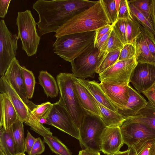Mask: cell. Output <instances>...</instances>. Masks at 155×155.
Instances as JSON below:
<instances>
[{
    "label": "cell",
    "mask_w": 155,
    "mask_h": 155,
    "mask_svg": "<svg viewBox=\"0 0 155 155\" xmlns=\"http://www.w3.org/2000/svg\"><path fill=\"white\" fill-rule=\"evenodd\" d=\"M129 152L128 155H136L132 147L128 148Z\"/></svg>",
    "instance_id": "obj_52"
},
{
    "label": "cell",
    "mask_w": 155,
    "mask_h": 155,
    "mask_svg": "<svg viewBox=\"0 0 155 155\" xmlns=\"http://www.w3.org/2000/svg\"><path fill=\"white\" fill-rule=\"evenodd\" d=\"M38 79L39 84L43 87L47 97L53 98L58 95L59 90L57 81L47 71H40Z\"/></svg>",
    "instance_id": "obj_24"
},
{
    "label": "cell",
    "mask_w": 155,
    "mask_h": 155,
    "mask_svg": "<svg viewBox=\"0 0 155 155\" xmlns=\"http://www.w3.org/2000/svg\"><path fill=\"white\" fill-rule=\"evenodd\" d=\"M96 31L64 35L57 38L53 45L54 53L71 62L94 42Z\"/></svg>",
    "instance_id": "obj_3"
},
{
    "label": "cell",
    "mask_w": 155,
    "mask_h": 155,
    "mask_svg": "<svg viewBox=\"0 0 155 155\" xmlns=\"http://www.w3.org/2000/svg\"><path fill=\"white\" fill-rule=\"evenodd\" d=\"M127 118L133 122L144 124L155 132V108L148 102L146 107L136 115Z\"/></svg>",
    "instance_id": "obj_25"
},
{
    "label": "cell",
    "mask_w": 155,
    "mask_h": 155,
    "mask_svg": "<svg viewBox=\"0 0 155 155\" xmlns=\"http://www.w3.org/2000/svg\"><path fill=\"white\" fill-rule=\"evenodd\" d=\"M133 19L129 7L128 0H121L118 15V19Z\"/></svg>",
    "instance_id": "obj_40"
},
{
    "label": "cell",
    "mask_w": 155,
    "mask_h": 155,
    "mask_svg": "<svg viewBox=\"0 0 155 155\" xmlns=\"http://www.w3.org/2000/svg\"><path fill=\"white\" fill-rule=\"evenodd\" d=\"M15 155H26L25 153H17Z\"/></svg>",
    "instance_id": "obj_53"
},
{
    "label": "cell",
    "mask_w": 155,
    "mask_h": 155,
    "mask_svg": "<svg viewBox=\"0 0 155 155\" xmlns=\"http://www.w3.org/2000/svg\"><path fill=\"white\" fill-rule=\"evenodd\" d=\"M142 93L148 99V102L155 108V82Z\"/></svg>",
    "instance_id": "obj_43"
},
{
    "label": "cell",
    "mask_w": 155,
    "mask_h": 155,
    "mask_svg": "<svg viewBox=\"0 0 155 155\" xmlns=\"http://www.w3.org/2000/svg\"><path fill=\"white\" fill-rule=\"evenodd\" d=\"M129 150L128 149L127 150L124 151H119L111 155H128Z\"/></svg>",
    "instance_id": "obj_49"
},
{
    "label": "cell",
    "mask_w": 155,
    "mask_h": 155,
    "mask_svg": "<svg viewBox=\"0 0 155 155\" xmlns=\"http://www.w3.org/2000/svg\"><path fill=\"white\" fill-rule=\"evenodd\" d=\"M131 147L133 149L136 155H155V138H144Z\"/></svg>",
    "instance_id": "obj_28"
},
{
    "label": "cell",
    "mask_w": 155,
    "mask_h": 155,
    "mask_svg": "<svg viewBox=\"0 0 155 155\" xmlns=\"http://www.w3.org/2000/svg\"><path fill=\"white\" fill-rule=\"evenodd\" d=\"M85 89L98 108L101 115V118L106 126H120L125 119V117L117 111L110 110L99 103Z\"/></svg>",
    "instance_id": "obj_22"
},
{
    "label": "cell",
    "mask_w": 155,
    "mask_h": 155,
    "mask_svg": "<svg viewBox=\"0 0 155 155\" xmlns=\"http://www.w3.org/2000/svg\"><path fill=\"white\" fill-rule=\"evenodd\" d=\"M100 85L108 100L118 110L125 108L129 98V84L120 85L102 82Z\"/></svg>",
    "instance_id": "obj_16"
},
{
    "label": "cell",
    "mask_w": 155,
    "mask_h": 155,
    "mask_svg": "<svg viewBox=\"0 0 155 155\" xmlns=\"http://www.w3.org/2000/svg\"><path fill=\"white\" fill-rule=\"evenodd\" d=\"M151 1L131 0L128 2L151 21L150 16Z\"/></svg>",
    "instance_id": "obj_36"
},
{
    "label": "cell",
    "mask_w": 155,
    "mask_h": 155,
    "mask_svg": "<svg viewBox=\"0 0 155 155\" xmlns=\"http://www.w3.org/2000/svg\"><path fill=\"white\" fill-rule=\"evenodd\" d=\"M107 127L100 117L87 114L79 129L81 146L94 151H101V137Z\"/></svg>",
    "instance_id": "obj_7"
},
{
    "label": "cell",
    "mask_w": 155,
    "mask_h": 155,
    "mask_svg": "<svg viewBox=\"0 0 155 155\" xmlns=\"http://www.w3.org/2000/svg\"><path fill=\"white\" fill-rule=\"evenodd\" d=\"M136 54L135 44L127 43L120 51L118 61L136 58Z\"/></svg>",
    "instance_id": "obj_37"
},
{
    "label": "cell",
    "mask_w": 155,
    "mask_h": 155,
    "mask_svg": "<svg viewBox=\"0 0 155 155\" xmlns=\"http://www.w3.org/2000/svg\"><path fill=\"white\" fill-rule=\"evenodd\" d=\"M13 135L15 143V154L25 153V139L23 122L18 119L12 126Z\"/></svg>",
    "instance_id": "obj_27"
},
{
    "label": "cell",
    "mask_w": 155,
    "mask_h": 155,
    "mask_svg": "<svg viewBox=\"0 0 155 155\" xmlns=\"http://www.w3.org/2000/svg\"><path fill=\"white\" fill-rule=\"evenodd\" d=\"M112 30V27L99 40L94 43L95 46L97 47L100 51H106L108 42Z\"/></svg>",
    "instance_id": "obj_42"
},
{
    "label": "cell",
    "mask_w": 155,
    "mask_h": 155,
    "mask_svg": "<svg viewBox=\"0 0 155 155\" xmlns=\"http://www.w3.org/2000/svg\"><path fill=\"white\" fill-rule=\"evenodd\" d=\"M126 26L127 43L134 44L135 41L142 32L137 22L133 19H126Z\"/></svg>",
    "instance_id": "obj_32"
},
{
    "label": "cell",
    "mask_w": 155,
    "mask_h": 155,
    "mask_svg": "<svg viewBox=\"0 0 155 155\" xmlns=\"http://www.w3.org/2000/svg\"><path fill=\"white\" fill-rule=\"evenodd\" d=\"M21 66L19 61L15 58L7 69L4 77L27 105L31 101L27 97Z\"/></svg>",
    "instance_id": "obj_14"
},
{
    "label": "cell",
    "mask_w": 155,
    "mask_h": 155,
    "mask_svg": "<svg viewBox=\"0 0 155 155\" xmlns=\"http://www.w3.org/2000/svg\"><path fill=\"white\" fill-rule=\"evenodd\" d=\"M75 78L72 73L60 72L57 76L56 81L60 97L79 130L87 113L81 104L75 91Z\"/></svg>",
    "instance_id": "obj_4"
},
{
    "label": "cell",
    "mask_w": 155,
    "mask_h": 155,
    "mask_svg": "<svg viewBox=\"0 0 155 155\" xmlns=\"http://www.w3.org/2000/svg\"><path fill=\"white\" fill-rule=\"evenodd\" d=\"M0 129H10L18 119L17 112L9 97L5 94L0 93Z\"/></svg>",
    "instance_id": "obj_18"
},
{
    "label": "cell",
    "mask_w": 155,
    "mask_h": 155,
    "mask_svg": "<svg viewBox=\"0 0 155 155\" xmlns=\"http://www.w3.org/2000/svg\"><path fill=\"white\" fill-rule=\"evenodd\" d=\"M121 50L117 49L107 52L99 66L96 73L99 74L110 67L118 61Z\"/></svg>",
    "instance_id": "obj_33"
},
{
    "label": "cell",
    "mask_w": 155,
    "mask_h": 155,
    "mask_svg": "<svg viewBox=\"0 0 155 155\" xmlns=\"http://www.w3.org/2000/svg\"><path fill=\"white\" fill-rule=\"evenodd\" d=\"M101 1L110 24H113L117 20L118 15L115 0H101Z\"/></svg>",
    "instance_id": "obj_34"
},
{
    "label": "cell",
    "mask_w": 155,
    "mask_h": 155,
    "mask_svg": "<svg viewBox=\"0 0 155 155\" xmlns=\"http://www.w3.org/2000/svg\"><path fill=\"white\" fill-rule=\"evenodd\" d=\"M43 142L46 143L51 151L56 155H72L67 146L57 137L52 135L43 137Z\"/></svg>",
    "instance_id": "obj_29"
},
{
    "label": "cell",
    "mask_w": 155,
    "mask_h": 155,
    "mask_svg": "<svg viewBox=\"0 0 155 155\" xmlns=\"http://www.w3.org/2000/svg\"><path fill=\"white\" fill-rule=\"evenodd\" d=\"M36 138L33 137L28 130L27 136L25 139V151L28 154L31 150L36 141Z\"/></svg>",
    "instance_id": "obj_44"
},
{
    "label": "cell",
    "mask_w": 155,
    "mask_h": 155,
    "mask_svg": "<svg viewBox=\"0 0 155 155\" xmlns=\"http://www.w3.org/2000/svg\"><path fill=\"white\" fill-rule=\"evenodd\" d=\"M74 87L80 104L87 114L101 117V114L96 105L87 93L84 87L76 80V77Z\"/></svg>",
    "instance_id": "obj_21"
},
{
    "label": "cell",
    "mask_w": 155,
    "mask_h": 155,
    "mask_svg": "<svg viewBox=\"0 0 155 155\" xmlns=\"http://www.w3.org/2000/svg\"><path fill=\"white\" fill-rule=\"evenodd\" d=\"M136 58L138 63H147L155 65V57L150 52L143 33L141 32L135 42Z\"/></svg>",
    "instance_id": "obj_23"
},
{
    "label": "cell",
    "mask_w": 155,
    "mask_h": 155,
    "mask_svg": "<svg viewBox=\"0 0 155 155\" xmlns=\"http://www.w3.org/2000/svg\"><path fill=\"white\" fill-rule=\"evenodd\" d=\"M150 16L152 23L155 31V0L151 1Z\"/></svg>",
    "instance_id": "obj_47"
},
{
    "label": "cell",
    "mask_w": 155,
    "mask_h": 155,
    "mask_svg": "<svg viewBox=\"0 0 155 155\" xmlns=\"http://www.w3.org/2000/svg\"><path fill=\"white\" fill-rule=\"evenodd\" d=\"M24 82L28 99L33 97L35 84V78L33 72L25 66H21Z\"/></svg>",
    "instance_id": "obj_31"
},
{
    "label": "cell",
    "mask_w": 155,
    "mask_h": 155,
    "mask_svg": "<svg viewBox=\"0 0 155 155\" xmlns=\"http://www.w3.org/2000/svg\"><path fill=\"white\" fill-rule=\"evenodd\" d=\"M124 143L128 148L141 140L147 137L155 138V132L143 123L125 118L120 126Z\"/></svg>",
    "instance_id": "obj_11"
},
{
    "label": "cell",
    "mask_w": 155,
    "mask_h": 155,
    "mask_svg": "<svg viewBox=\"0 0 155 155\" xmlns=\"http://www.w3.org/2000/svg\"><path fill=\"white\" fill-rule=\"evenodd\" d=\"M129 98L124 108L118 110V112L125 118L134 116L147 105L148 102L137 91L129 85Z\"/></svg>",
    "instance_id": "obj_19"
},
{
    "label": "cell",
    "mask_w": 155,
    "mask_h": 155,
    "mask_svg": "<svg viewBox=\"0 0 155 155\" xmlns=\"http://www.w3.org/2000/svg\"><path fill=\"white\" fill-rule=\"evenodd\" d=\"M124 144L119 126L107 127L101 137V151L111 155L120 150Z\"/></svg>",
    "instance_id": "obj_15"
},
{
    "label": "cell",
    "mask_w": 155,
    "mask_h": 155,
    "mask_svg": "<svg viewBox=\"0 0 155 155\" xmlns=\"http://www.w3.org/2000/svg\"><path fill=\"white\" fill-rule=\"evenodd\" d=\"M40 137L36 138V141L28 154L29 155H39L42 153L45 150V146Z\"/></svg>",
    "instance_id": "obj_41"
},
{
    "label": "cell",
    "mask_w": 155,
    "mask_h": 155,
    "mask_svg": "<svg viewBox=\"0 0 155 155\" xmlns=\"http://www.w3.org/2000/svg\"><path fill=\"white\" fill-rule=\"evenodd\" d=\"M18 35H13L8 29L4 20L0 21V75L5 74L13 60L18 48Z\"/></svg>",
    "instance_id": "obj_8"
},
{
    "label": "cell",
    "mask_w": 155,
    "mask_h": 155,
    "mask_svg": "<svg viewBox=\"0 0 155 155\" xmlns=\"http://www.w3.org/2000/svg\"><path fill=\"white\" fill-rule=\"evenodd\" d=\"M137 23L142 32L144 35L147 45L150 52L155 57V36L148 31L138 22H137Z\"/></svg>",
    "instance_id": "obj_39"
},
{
    "label": "cell",
    "mask_w": 155,
    "mask_h": 155,
    "mask_svg": "<svg viewBox=\"0 0 155 155\" xmlns=\"http://www.w3.org/2000/svg\"><path fill=\"white\" fill-rule=\"evenodd\" d=\"M0 92L9 97L17 112L18 119L23 122L27 120L29 113L27 105L4 76L0 77Z\"/></svg>",
    "instance_id": "obj_17"
},
{
    "label": "cell",
    "mask_w": 155,
    "mask_h": 155,
    "mask_svg": "<svg viewBox=\"0 0 155 155\" xmlns=\"http://www.w3.org/2000/svg\"><path fill=\"white\" fill-rule=\"evenodd\" d=\"M53 106L48 101L37 105L32 101L27 105L29 111L27 120L24 123L30 127L31 129L41 136L45 137L51 135L50 128L45 127L40 122L41 118H47Z\"/></svg>",
    "instance_id": "obj_12"
},
{
    "label": "cell",
    "mask_w": 155,
    "mask_h": 155,
    "mask_svg": "<svg viewBox=\"0 0 155 155\" xmlns=\"http://www.w3.org/2000/svg\"><path fill=\"white\" fill-rule=\"evenodd\" d=\"M78 155H101L99 152L85 149L79 151Z\"/></svg>",
    "instance_id": "obj_48"
},
{
    "label": "cell",
    "mask_w": 155,
    "mask_h": 155,
    "mask_svg": "<svg viewBox=\"0 0 155 155\" xmlns=\"http://www.w3.org/2000/svg\"><path fill=\"white\" fill-rule=\"evenodd\" d=\"M128 4L131 16L135 20L148 31L155 36L151 21L147 18L143 13L138 10L128 2Z\"/></svg>",
    "instance_id": "obj_30"
},
{
    "label": "cell",
    "mask_w": 155,
    "mask_h": 155,
    "mask_svg": "<svg viewBox=\"0 0 155 155\" xmlns=\"http://www.w3.org/2000/svg\"><path fill=\"white\" fill-rule=\"evenodd\" d=\"M11 0H0V17L4 18L6 15Z\"/></svg>",
    "instance_id": "obj_46"
},
{
    "label": "cell",
    "mask_w": 155,
    "mask_h": 155,
    "mask_svg": "<svg viewBox=\"0 0 155 155\" xmlns=\"http://www.w3.org/2000/svg\"><path fill=\"white\" fill-rule=\"evenodd\" d=\"M138 63L136 58L118 61L99 74L101 82L120 85L129 84L131 74Z\"/></svg>",
    "instance_id": "obj_9"
},
{
    "label": "cell",
    "mask_w": 155,
    "mask_h": 155,
    "mask_svg": "<svg viewBox=\"0 0 155 155\" xmlns=\"http://www.w3.org/2000/svg\"><path fill=\"white\" fill-rule=\"evenodd\" d=\"M94 4L87 0L37 1L32 8L39 15L36 25L39 36L56 32L67 21Z\"/></svg>",
    "instance_id": "obj_1"
},
{
    "label": "cell",
    "mask_w": 155,
    "mask_h": 155,
    "mask_svg": "<svg viewBox=\"0 0 155 155\" xmlns=\"http://www.w3.org/2000/svg\"><path fill=\"white\" fill-rule=\"evenodd\" d=\"M126 21L125 19H118L115 23L112 25L113 31L124 45L127 43Z\"/></svg>",
    "instance_id": "obj_35"
},
{
    "label": "cell",
    "mask_w": 155,
    "mask_h": 155,
    "mask_svg": "<svg viewBox=\"0 0 155 155\" xmlns=\"http://www.w3.org/2000/svg\"><path fill=\"white\" fill-rule=\"evenodd\" d=\"M15 143L12 127L0 130V155H15Z\"/></svg>",
    "instance_id": "obj_26"
},
{
    "label": "cell",
    "mask_w": 155,
    "mask_h": 155,
    "mask_svg": "<svg viewBox=\"0 0 155 155\" xmlns=\"http://www.w3.org/2000/svg\"><path fill=\"white\" fill-rule=\"evenodd\" d=\"M107 52L101 51L92 43L71 62L74 76L85 79L94 77L97 68Z\"/></svg>",
    "instance_id": "obj_5"
},
{
    "label": "cell",
    "mask_w": 155,
    "mask_h": 155,
    "mask_svg": "<svg viewBox=\"0 0 155 155\" xmlns=\"http://www.w3.org/2000/svg\"><path fill=\"white\" fill-rule=\"evenodd\" d=\"M76 79L98 102L108 109L118 112V110L110 102L102 90L100 83L95 81H90L76 77Z\"/></svg>",
    "instance_id": "obj_20"
},
{
    "label": "cell",
    "mask_w": 155,
    "mask_h": 155,
    "mask_svg": "<svg viewBox=\"0 0 155 155\" xmlns=\"http://www.w3.org/2000/svg\"><path fill=\"white\" fill-rule=\"evenodd\" d=\"M40 122L42 124H46L49 125V121L48 118H41L40 120Z\"/></svg>",
    "instance_id": "obj_50"
},
{
    "label": "cell",
    "mask_w": 155,
    "mask_h": 155,
    "mask_svg": "<svg viewBox=\"0 0 155 155\" xmlns=\"http://www.w3.org/2000/svg\"><path fill=\"white\" fill-rule=\"evenodd\" d=\"M112 26V25L109 24L96 30L94 43L97 42L103 36L106 34L111 29Z\"/></svg>",
    "instance_id": "obj_45"
},
{
    "label": "cell",
    "mask_w": 155,
    "mask_h": 155,
    "mask_svg": "<svg viewBox=\"0 0 155 155\" xmlns=\"http://www.w3.org/2000/svg\"><path fill=\"white\" fill-rule=\"evenodd\" d=\"M124 45L121 42L112 30L108 42L106 51L108 52L117 50H121Z\"/></svg>",
    "instance_id": "obj_38"
},
{
    "label": "cell",
    "mask_w": 155,
    "mask_h": 155,
    "mask_svg": "<svg viewBox=\"0 0 155 155\" xmlns=\"http://www.w3.org/2000/svg\"><path fill=\"white\" fill-rule=\"evenodd\" d=\"M16 24L18 29V36L22 42V49L28 57L34 55L37 52L40 37L37 31L36 23L31 11L27 9L18 12Z\"/></svg>",
    "instance_id": "obj_6"
},
{
    "label": "cell",
    "mask_w": 155,
    "mask_h": 155,
    "mask_svg": "<svg viewBox=\"0 0 155 155\" xmlns=\"http://www.w3.org/2000/svg\"><path fill=\"white\" fill-rule=\"evenodd\" d=\"M120 0H115V2L116 8L117 10L118 13L119 10Z\"/></svg>",
    "instance_id": "obj_51"
},
{
    "label": "cell",
    "mask_w": 155,
    "mask_h": 155,
    "mask_svg": "<svg viewBox=\"0 0 155 155\" xmlns=\"http://www.w3.org/2000/svg\"><path fill=\"white\" fill-rule=\"evenodd\" d=\"M47 118L49 125L79 140V130L74 124L60 97L59 100L53 104Z\"/></svg>",
    "instance_id": "obj_10"
},
{
    "label": "cell",
    "mask_w": 155,
    "mask_h": 155,
    "mask_svg": "<svg viewBox=\"0 0 155 155\" xmlns=\"http://www.w3.org/2000/svg\"><path fill=\"white\" fill-rule=\"evenodd\" d=\"M111 24L101 0L75 15L62 25L55 32L56 38L74 33L96 31Z\"/></svg>",
    "instance_id": "obj_2"
},
{
    "label": "cell",
    "mask_w": 155,
    "mask_h": 155,
    "mask_svg": "<svg viewBox=\"0 0 155 155\" xmlns=\"http://www.w3.org/2000/svg\"><path fill=\"white\" fill-rule=\"evenodd\" d=\"M130 82L139 93L148 89L155 82V65L138 63L131 74Z\"/></svg>",
    "instance_id": "obj_13"
}]
</instances>
